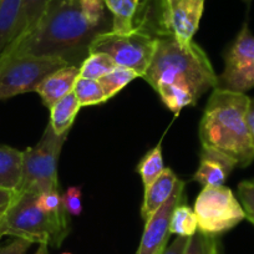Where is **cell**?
<instances>
[{"instance_id": "12", "label": "cell", "mask_w": 254, "mask_h": 254, "mask_svg": "<svg viewBox=\"0 0 254 254\" xmlns=\"http://www.w3.org/2000/svg\"><path fill=\"white\" fill-rule=\"evenodd\" d=\"M112 14L111 31L131 34L146 31L151 34L152 0H104Z\"/></svg>"}, {"instance_id": "1", "label": "cell", "mask_w": 254, "mask_h": 254, "mask_svg": "<svg viewBox=\"0 0 254 254\" xmlns=\"http://www.w3.org/2000/svg\"><path fill=\"white\" fill-rule=\"evenodd\" d=\"M217 75L208 56L197 43L181 44L160 36L155 55L142 79L153 87L170 111L177 115L217 86Z\"/></svg>"}, {"instance_id": "5", "label": "cell", "mask_w": 254, "mask_h": 254, "mask_svg": "<svg viewBox=\"0 0 254 254\" xmlns=\"http://www.w3.org/2000/svg\"><path fill=\"white\" fill-rule=\"evenodd\" d=\"M67 135H56L50 124L46 125L40 141L23 151V178L16 193L39 194L59 190L58 163Z\"/></svg>"}, {"instance_id": "28", "label": "cell", "mask_w": 254, "mask_h": 254, "mask_svg": "<svg viewBox=\"0 0 254 254\" xmlns=\"http://www.w3.org/2000/svg\"><path fill=\"white\" fill-rule=\"evenodd\" d=\"M36 203L48 213H56V212L64 211L63 201L59 190H50V192H44L36 197Z\"/></svg>"}, {"instance_id": "3", "label": "cell", "mask_w": 254, "mask_h": 254, "mask_svg": "<svg viewBox=\"0 0 254 254\" xmlns=\"http://www.w3.org/2000/svg\"><path fill=\"white\" fill-rule=\"evenodd\" d=\"M249 99L242 92L214 87L198 131L202 147L228 156L242 168L254 161V142L247 120Z\"/></svg>"}, {"instance_id": "11", "label": "cell", "mask_w": 254, "mask_h": 254, "mask_svg": "<svg viewBox=\"0 0 254 254\" xmlns=\"http://www.w3.org/2000/svg\"><path fill=\"white\" fill-rule=\"evenodd\" d=\"M185 181H178L170 198L146 221L140 247L136 254H162L170 239V222L173 209L186 201Z\"/></svg>"}, {"instance_id": "29", "label": "cell", "mask_w": 254, "mask_h": 254, "mask_svg": "<svg viewBox=\"0 0 254 254\" xmlns=\"http://www.w3.org/2000/svg\"><path fill=\"white\" fill-rule=\"evenodd\" d=\"M33 243L21 238H15L4 247H0V254H26Z\"/></svg>"}, {"instance_id": "25", "label": "cell", "mask_w": 254, "mask_h": 254, "mask_svg": "<svg viewBox=\"0 0 254 254\" xmlns=\"http://www.w3.org/2000/svg\"><path fill=\"white\" fill-rule=\"evenodd\" d=\"M185 254H221V244L217 237L197 232L190 238Z\"/></svg>"}, {"instance_id": "35", "label": "cell", "mask_w": 254, "mask_h": 254, "mask_svg": "<svg viewBox=\"0 0 254 254\" xmlns=\"http://www.w3.org/2000/svg\"><path fill=\"white\" fill-rule=\"evenodd\" d=\"M244 3H247V4H251L252 3V0H243Z\"/></svg>"}, {"instance_id": "7", "label": "cell", "mask_w": 254, "mask_h": 254, "mask_svg": "<svg viewBox=\"0 0 254 254\" xmlns=\"http://www.w3.org/2000/svg\"><path fill=\"white\" fill-rule=\"evenodd\" d=\"M157 40V36L146 31L116 34L109 30L94 39L90 45V53L107 54L117 66L135 70L142 77L155 55Z\"/></svg>"}, {"instance_id": "31", "label": "cell", "mask_w": 254, "mask_h": 254, "mask_svg": "<svg viewBox=\"0 0 254 254\" xmlns=\"http://www.w3.org/2000/svg\"><path fill=\"white\" fill-rule=\"evenodd\" d=\"M247 120H248L249 130H251L252 138H253V142H254V97H253V99H249L248 114H247Z\"/></svg>"}, {"instance_id": "24", "label": "cell", "mask_w": 254, "mask_h": 254, "mask_svg": "<svg viewBox=\"0 0 254 254\" xmlns=\"http://www.w3.org/2000/svg\"><path fill=\"white\" fill-rule=\"evenodd\" d=\"M136 77L141 76L135 70L124 66H116L110 74L100 79L99 82L101 84L102 89H104L107 100H110L115 95L119 94L124 87H126L132 80H135Z\"/></svg>"}, {"instance_id": "20", "label": "cell", "mask_w": 254, "mask_h": 254, "mask_svg": "<svg viewBox=\"0 0 254 254\" xmlns=\"http://www.w3.org/2000/svg\"><path fill=\"white\" fill-rule=\"evenodd\" d=\"M165 168L162 148H161L160 142L143 156L142 160L138 162L137 167H136V172H138V175L141 176L145 190H147L152 186V183L160 177Z\"/></svg>"}, {"instance_id": "21", "label": "cell", "mask_w": 254, "mask_h": 254, "mask_svg": "<svg viewBox=\"0 0 254 254\" xmlns=\"http://www.w3.org/2000/svg\"><path fill=\"white\" fill-rule=\"evenodd\" d=\"M170 232L177 237L194 236L198 232V224L193 208H190L185 202L177 204L171 216Z\"/></svg>"}, {"instance_id": "4", "label": "cell", "mask_w": 254, "mask_h": 254, "mask_svg": "<svg viewBox=\"0 0 254 254\" xmlns=\"http://www.w3.org/2000/svg\"><path fill=\"white\" fill-rule=\"evenodd\" d=\"M36 197L31 193H15L0 222V238L10 236L59 248L70 232L66 211L44 212L36 203Z\"/></svg>"}, {"instance_id": "9", "label": "cell", "mask_w": 254, "mask_h": 254, "mask_svg": "<svg viewBox=\"0 0 254 254\" xmlns=\"http://www.w3.org/2000/svg\"><path fill=\"white\" fill-rule=\"evenodd\" d=\"M204 4L206 0H155V35L172 36L185 45L192 43L203 15Z\"/></svg>"}, {"instance_id": "26", "label": "cell", "mask_w": 254, "mask_h": 254, "mask_svg": "<svg viewBox=\"0 0 254 254\" xmlns=\"http://www.w3.org/2000/svg\"><path fill=\"white\" fill-rule=\"evenodd\" d=\"M238 197L246 218L254 226V180L242 181L239 183Z\"/></svg>"}, {"instance_id": "10", "label": "cell", "mask_w": 254, "mask_h": 254, "mask_svg": "<svg viewBox=\"0 0 254 254\" xmlns=\"http://www.w3.org/2000/svg\"><path fill=\"white\" fill-rule=\"evenodd\" d=\"M216 87L242 94L254 87V35L248 23L224 54V70L217 77Z\"/></svg>"}, {"instance_id": "17", "label": "cell", "mask_w": 254, "mask_h": 254, "mask_svg": "<svg viewBox=\"0 0 254 254\" xmlns=\"http://www.w3.org/2000/svg\"><path fill=\"white\" fill-rule=\"evenodd\" d=\"M80 109L81 106L74 91L55 102L50 109V121H49L54 132L59 136L69 133Z\"/></svg>"}, {"instance_id": "16", "label": "cell", "mask_w": 254, "mask_h": 254, "mask_svg": "<svg viewBox=\"0 0 254 254\" xmlns=\"http://www.w3.org/2000/svg\"><path fill=\"white\" fill-rule=\"evenodd\" d=\"M23 151L0 145V190L16 193L23 178Z\"/></svg>"}, {"instance_id": "37", "label": "cell", "mask_w": 254, "mask_h": 254, "mask_svg": "<svg viewBox=\"0 0 254 254\" xmlns=\"http://www.w3.org/2000/svg\"><path fill=\"white\" fill-rule=\"evenodd\" d=\"M1 1H3V0H0V3H1Z\"/></svg>"}, {"instance_id": "22", "label": "cell", "mask_w": 254, "mask_h": 254, "mask_svg": "<svg viewBox=\"0 0 254 254\" xmlns=\"http://www.w3.org/2000/svg\"><path fill=\"white\" fill-rule=\"evenodd\" d=\"M116 66V63L107 54L90 53L80 65L79 77L99 81L100 79L110 74Z\"/></svg>"}, {"instance_id": "18", "label": "cell", "mask_w": 254, "mask_h": 254, "mask_svg": "<svg viewBox=\"0 0 254 254\" xmlns=\"http://www.w3.org/2000/svg\"><path fill=\"white\" fill-rule=\"evenodd\" d=\"M20 10L21 0H3L0 3V58L15 40Z\"/></svg>"}, {"instance_id": "14", "label": "cell", "mask_w": 254, "mask_h": 254, "mask_svg": "<svg viewBox=\"0 0 254 254\" xmlns=\"http://www.w3.org/2000/svg\"><path fill=\"white\" fill-rule=\"evenodd\" d=\"M80 66L77 65H67L65 67L51 72L45 77L36 87L41 97V101L48 109H51L55 102L74 91L76 80L79 79Z\"/></svg>"}, {"instance_id": "27", "label": "cell", "mask_w": 254, "mask_h": 254, "mask_svg": "<svg viewBox=\"0 0 254 254\" xmlns=\"http://www.w3.org/2000/svg\"><path fill=\"white\" fill-rule=\"evenodd\" d=\"M81 188L70 187L67 188L61 196L64 209L70 216L77 217L82 213V199H81Z\"/></svg>"}, {"instance_id": "19", "label": "cell", "mask_w": 254, "mask_h": 254, "mask_svg": "<svg viewBox=\"0 0 254 254\" xmlns=\"http://www.w3.org/2000/svg\"><path fill=\"white\" fill-rule=\"evenodd\" d=\"M49 4H50V0H21L20 18H19L18 29H16V36L15 40L10 45L35 30L36 26L45 16Z\"/></svg>"}, {"instance_id": "34", "label": "cell", "mask_w": 254, "mask_h": 254, "mask_svg": "<svg viewBox=\"0 0 254 254\" xmlns=\"http://www.w3.org/2000/svg\"><path fill=\"white\" fill-rule=\"evenodd\" d=\"M8 206H4V207H0V222H1V219H3V216L4 213H5V209Z\"/></svg>"}, {"instance_id": "32", "label": "cell", "mask_w": 254, "mask_h": 254, "mask_svg": "<svg viewBox=\"0 0 254 254\" xmlns=\"http://www.w3.org/2000/svg\"><path fill=\"white\" fill-rule=\"evenodd\" d=\"M14 197H15V193H14V192L0 190V207L8 206V204L13 201Z\"/></svg>"}, {"instance_id": "33", "label": "cell", "mask_w": 254, "mask_h": 254, "mask_svg": "<svg viewBox=\"0 0 254 254\" xmlns=\"http://www.w3.org/2000/svg\"><path fill=\"white\" fill-rule=\"evenodd\" d=\"M35 254H49L48 246H45V244H40L38 248V251L35 252Z\"/></svg>"}, {"instance_id": "2", "label": "cell", "mask_w": 254, "mask_h": 254, "mask_svg": "<svg viewBox=\"0 0 254 254\" xmlns=\"http://www.w3.org/2000/svg\"><path fill=\"white\" fill-rule=\"evenodd\" d=\"M109 31L89 21L80 0H50L45 16L35 30L14 43L0 59L33 55L65 60L80 66L99 34Z\"/></svg>"}, {"instance_id": "13", "label": "cell", "mask_w": 254, "mask_h": 254, "mask_svg": "<svg viewBox=\"0 0 254 254\" xmlns=\"http://www.w3.org/2000/svg\"><path fill=\"white\" fill-rule=\"evenodd\" d=\"M234 167H237V163L228 156L212 148L202 147L199 166L192 180L203 187H219L224 186Z\"/></svg>"}, {"instance_id": "8", "label": "cell", "mask_w": 254, "mask_h": 254, "mask_svg": "<svg viewBox=\"0 0 254 254\" xmlns=\"http://www.w3.org/2000/svg\"><path fill=\"white\" fill-rule=\"evenodd\" d=\"M193 211L198 232L207 236H221L246 219L241 202L226 186L203 187L194 201Z\"/></svg>"}, {"instance_id": "6", "label": "cell", "mask_w": 254, "mask_h": 254, "mask_svg": "<svg viewBox=\"0 0 254 254\" xmlns=\"http://www.w3.org/2000/svg\"><path fill=\"white\" fill-rule=\"evenodd\" d=\"M67 65V61L45 56L16 55L0 59V101L35 91L48 75Z\"/></svg>"}, {"instance_id": "36", "label": "cell", "mask_w": 254, "mask_h": 254, "mask_svg": "<svg viewBox=\"0 0 254 254\" xmlns=\"http://www.w3.org/2000/svg\"><path fill=\"white\" fill-rule=\"evenodd\" d=\"M61 254H71V253H61Z\"/></svg>"}, {"instance_id": "23", "label": "cell", "mask_w": 254, "mask_h": 254, "mask_svg": "<svg viewBox=\"0 0 254 254\" xmlns=\"http://www.w3.org/2000/svg\"><path fill=\"white\" fill-rule=\"evenodd\" d=\"M74 94L81 107L101 105L107 101L104 89L97 80L79 77L74 86Z\"/></svg>"}, {"instance_id": "30", "label": "cell", "mask_w": 254, "mask_h": 254, "mask_svg": "<svg viewBox=\"0 0 254 254\" xmlns=\"http://www.w3.org/2000/svg\"><path fill=\"white\" fill-rule=\"evenodd\" d=\"M190 237H177L175 241L165 249L162 254H185L186 248L190 243Z\"/></svg>"}, {"instance_id": "15", "label": "cell", "mask_w": 254, "mask_h": 254, "mask_svg": "<svg viewBox=\"0 0 254 254\" xmlns=\"http://www.w3.org/2000/svg\"><path fill=\"white\" fill-rule=\"evenodd\" d=\"M178 181L180 178L176 176V173L171 168L166 167L160 177L152 183V186L145 190V198L141 208V216L145 222L170 198Z\"/></svg>"}]
</instances>
